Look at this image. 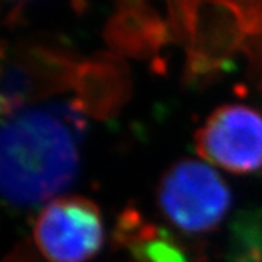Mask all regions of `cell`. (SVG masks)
<instances>
[{"instance_id":"6da1fadb","label":"cell","mask_w":262,"mask_h":262,"mask_svg":"<svg viewBox=\"0 0 262 262\" xmlns=\"http://www.w3.org/2000/svg\"><path fill=\"white\" fill-rule=\"evenodd\" d=\"M86 121L82 103L22 105L3 115L2 195L13 207H34L64 192L79 170Z\"/></svg>"},{"instance_id":"7a4b0ae2","label":"cell","mask_w":262,"mask_h":262,"mask_svg":"<svg viewBox=\"0 0 262 262\" xmlns=\"http://www.w3.org/2000/svg\"><path fill=\"white\" fill-rule=\"evenodd\" d=\"M160 210L187 233L214 229L229 211L232 194L223 178L198 160H179L162 177L158 189Z\"/></svg>"},{"instance_id":"3957f363","label":"cell","mask_w":262,"mask_h":262,"mask_svg":"<svg viewBox=\"0 0 262 262\" xmlns=\"http://www.w3.org/2000/svg\"><path fill=\"white\" fill-rule=\"evenodd\" d=\"M34 239L50 262H86L103 242L99 208L83 196H57L39 211Z\"/></svg>"},{"instance_id":"277c9868","label":"cell","mask_w":262,"mask_h":262,"mask_svg":"<svg viewBox=\"0 0 262 262\" xmlns=\"http://www.w3.org/2000/svg\"><path fill=\"white\" fill-rule=\"evenodd\" d=\"M198 155L234 173L262 168V114L246 105H222L195 134Z\"/></svg>"},{"instance_id":"5b68a950","label":"cell","mask_w":262,"mask_h":262,"mask_svg":"<svg viewBox=\"0 0 262 262\" xmlns=\"http://www.w3.org/2000/svg\"><path fill=\"white\" fill-rule=\"evenodd\" d=\"M115 237L120 244L128 245L133 255L143 262H188L178 246L153 225L140 223L127 232L117 230Z\"/></svg>"},{"instance_id":"8992f818","label":"cell","mask_w":262,"mask_h":262,"mask_svg":"<svg viewBox=\"0 0 262 262\" xmlns=\"http://www.w3.org/2000/svg\"><path fill=\"white\" fill-rule=\"evenodd\" d=\"M229 262H262V208L246 210L230 226Z\"/></svg>"}]
</instances>
